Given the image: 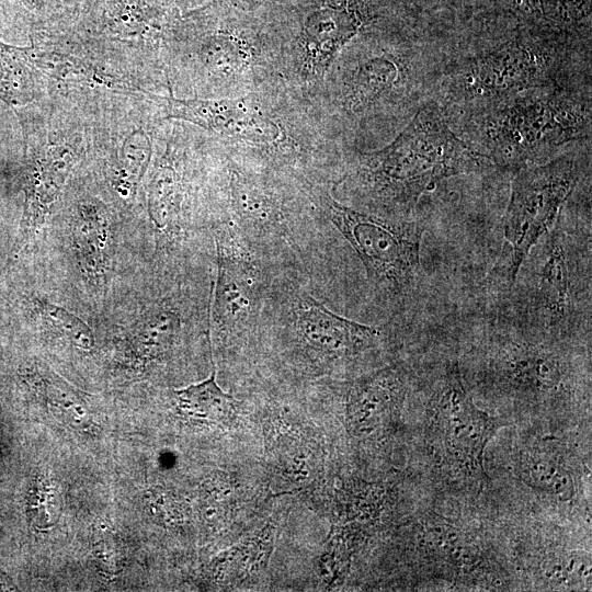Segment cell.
Wrapping results in <instances>:
<instances>
[{"mask_svg":"<svg viewBox=\"0 0 592 592\" xmlns=\"http://www.w3.org/2000/svg\"><path fill=\"white\" fill-rule=\"evenodd\" d=\"M494 167L456 136L437 106L426 104L389 145L343 166L331 193L340 191L357 209L408 218L421 195L440 181Z\"/></svg>","mask_w":592,"mask_h":592,"instance_id":"cell-1","label":"cell"},{"mask_svg":"<svg viewBox=\"0 0 592 592\" xmlns=\"http://www.w3.org/2000/svg\"><path fill=\"white\" fill-rule=\"evenodd\" d=\"M384 328L330 309L298 269L274 274L262 307L255 344L270 345L301 374H318L377 348Z\"/></svg>","mask_w":592,"mask_h":592,"instance_id":"cell-2","label":"cell"},{"mask_svg":"<svg viewBox=\"0 0 592 592\" xmlns=\"http://www.w3.org/2000/svg\"><path fill=\"white\" fill-rule=\"evenodd\" d=\"M330 190L312 187L316 206L353 248L377 298L389 309H401L421 277L423 226L409 218L384 217L345 205Z\"/></svg>","mask_w":592,"mask_h":592,"instance_id":"cell-3","label":"cell"},{"mask_svg":"<svg viewBox=\"0 0 592 592\" xmlns=\"http://www.w3.org/2000/svg\"><path fill=\"white\" fill-rule=\"evenodd\" d=\"M482 153L494 166L520 169L587 135L590 111L561 93L497 103L479 122Z\"/></svg>","mask_w":592,"mask_h":592,"instance_id":"cell-4","label":"cell"},{"mask_svg":"<svg viewBox=\"0 0 592 592\" xmlns=\"http://www.w3.org/2000/svg\"><path fill=\"white\" fill-rule=\"evenodd\" d=\"M579 180V166L570 156L515 170L503 217L504 247L494 264L491 283L510 289L527 254L557 220L560 208Z\"/></svg>","mask_w":592,"mask_h":592,"instance_id":"cell-5","label":"cell"},{"mask_svg":"<svg viewBox=\"0 0 592 592\" xmlns=\"http://www.w3.org/2000/svg\"><path fill=\"white\" fill-rule=\"evenodd\" d=\"M212 235L216 282L210 330L218 348L237 352L255 344L269 286L283 266L259 255L224 224H214Z\"/></svg>","mask_w":592,"mask_h":592,"instance_id":"cell-6","label":"cell"},{"mask_svg":"<svg viewBox=\"0 0 592 592\" xmlns=\"http://www.w3.org/2000/svg\"><path fill=\"white\" fill-rule=\"evenodd\" d=\"M548 61L539 48L513 42L475 56L456 77V92L466 100L496 101L540 82Z\"/></svg>","mask_w":592,"mask_h":592,"instance_id":"cell-7","label":"cell"},{"mask_svg":"<svg viewBox=\"0 0 592 592\" xmlns=\"http://www.w3.org/2000/svg\"><path fill=\"white\" fill-rule=\"evenodd\" d=\"M26 138L25 203L19 247L23 248L42 226L78 157L77 147L62 138L43 137L22 119Z\"/></svg>","mask_w":592,"mask_h":592,"instance_id":"cell-8","label":"cell"},{"mask_svg":"<svg viewBox=\"0 0 592 592\" xmlns=\"http://www.w3.org/2000/svg\"><path fill=\"white\" fill-rule=\"evenodd\" d=\"M570 246V235L560 227L550 231L544 248V261L536 274L533 306L544 325H570L579 314V304H590V281H581L579 261Z\"/></svg>","mask_w":592,"mask_h":592,"instance_id":"cell-9","label":"cell"},{"mask_svg":"<svg viewBox=\"0 0 592 592\" xmlns=\"http://www.w3.org/2000/svg\"><path fill=\"white\" fill-rule=\"evenodd\" d=\"M433 428L449 454L481 464L494 421L476 408L464 387L457 363L448 369L431 400Z\"/></svg>","mask_w":592,"mask_h":592,"instance_id":"cell-10","label":"cell"},{"mask_svg":"<svg viewBox=\"0 0 592 592\" xmlns=\"http://www.w3.org/2000/svg\"><path fill=\"white\" fill-rule=\"evenodd\" d=\"M167 27L166 11L147 0H104L92 36L158 54Z\"/></svg>","mask_w":592,"mask_h":592,"instance_id":"cell-11","label":"cell"},{"mask_svg":"<svg viewBox=\"0 0 592 592\" xmlns=\"http://www.w3.org/2000/svg\"><path fill=\"white\" fill-rule=\"evenodd\" d=\"M266 429L265 452L271 469L289 487L311 482L321 469V449L312 435L287 418Z\"/></svg>","mask_w":592,"mask_h":592,"instance_id":"cell-12","label":"cell"},{"mask_svg":"<svg viewBox=\"0 0 592 592\" xmlns=\"http://www.w3.org/2000/svg\"><path fill=\"white\" fill-rule=\"evenodd\" d=\"M403 395L401 375L392 367L353 382L346 400L351 429L357 435H371L384 429L397 413Z\"/></svg>","mask_w":592,"mask_h":592,"instance_id":"cell-13","label":"cell"},{"mask_svg":"<svg viewBox=\"0 0 592 592\" xmlns=\"http://www.w3.org/2000/svg\"><path fill=\"white\" fill-rule=\"evenodd\" d=\"M403 83V66L398 57L389 53L366 56L346 70L340 100L346 110L366 112L399 92Z\"/></svg>","mask_w":592,"mask_h":592,"instance_id":"cell-14","label":"cell"},{"mask_svg":"<svg viewBox=\"0 0 592 592\" xmlns=\"http://www.w3.org/2000/svg\"><path fill=\"white\" fill-rule=\"evenodd\" d=\"M174 162H162L156 169L149 189V212L156 227L172 244L183 237L187 221L186 185Z\"/></svg>","mask_w":592,"mask_h":592,"instance_id":"cell-15","label":"cell"},{"mask_svg":"<svg viewBox=\"0 0 592 592\" xmlns=\"http://www.w3.org/2000/svg\"><path fill=\"white\" fill-rule=\"evenodd\" d=\"M498 365L505 379L524 389L545 391L561 382L559 358L536 345H505L498 356Z\"/></svg>","mask_w":592,"mask_h":592,"instance_id":"cell-16","label":"cell"},{"mask_svg":"<svg viewBox=\"0 0 592 592\" xmlns=\"http://www.w3.org/2000/svg\"><path fill=\"white\" fill-rule=\"evenodd\" d=\"M173 300H164L147 311L130 333V344L138 357L162 360L183 337L185 319Z\"/></svg>","mask_w":592,"mask_h":592,"instance_id":"cell-17","label":"cell"},{"mask_svg":"<svg viewBox=\"0 0 592 592\" xmlns=\"http://www.w3.org/2000/svg\"><path fill=\"white\" fill-rule=\"evenodd\" d=\"M73 240L86 274L96 282L103 280L109 267L110 221L101 203L89 201L80 206Z\"/></svg>","mask_w":592,"mask_h":592,"instance_id":"cell-18","label":"cell"},{"mask_svg":"<svg viewBox=\"0 0 592 592\" xmlns=\"http://www.w3.org/2000/svg\"><path fill=\"white\" fill-rule=\"evenodd\" d=\"M177 409L184 418L201 424L225 423L235 415L238 401L216 382V368L203 382L174 390Z\"/></svg>","mask_w":592,"mask_h":592,"instance_id":"cell-19","label":"cell"},{"mask_svg":"<svg viewBox=\"0 0 592 592\" xmlns=\"http://www.w3.org/2000/svg\"><path fill=\"white\" fill-rule=\"evenodd\" d=\"M274 531L265 526L253 536L246 538L213 561V576L224 582H239L265 568L272 545Z\"/></svg>","mask_w":592,"mask_h":592,"instance_id":"cell-20","label":"cell"},{"mask_svg":"<svg viewBox=\"0 0 592 592\" xmlns=\"http://www.w3.org/2000/svg\"><path fill=\"white\" fill-rule=\"evenodd\" d=\"M35 388L50 412L79 430H92L94 422L82 394L49 368L35 372Z\"/></svg>","mask_w":592,"mask_h":592,"instance_id":"cell-21","label":"cell"},{"mask_svg":"<svg viewBox=\"0 0 592 592\" xmlns=\"http://www.w3.org/2000/svg\"><path fill=\"white\" fill-rule=\"evenodd\" d=\"M37 93L36 70L30 59L29 48L0 42V99L21 107Z\"/></svg>","mask_w":592,"mask_h":592,"instance_id":"cell-22","label":"cell"},{"mask_svg":"<svg viewBox=\"0 0 592 592\" xmlns=\"http://www.w3.org/2000/svg\"><path fill=\"white\" fill-rule=\"evenodd\" d=\"M521 475L534 488L549 492L560 500H568L574 491L570 473L549 456L526 452L521 456Z\"/></svg>","mask_w":592,"mask_h":592,"instance_id":"cell-23","label":"cell"},{"mask_svg":"<svg viewBox=\"0 0 592 592\" xmlns=\"http://www.w3.org/2000/svg\"><path fill=\"white\" fill-rule=\"evenodd\" d=\"M38 307L47 327L66 338L73 346L86 351L93 348L92 331L77 316L47 300L39 301Z\"/></svg>","mask_w":592,"mask_h":592,"instance_id":"cell-24","label":"cell"},{"mask_svg":"<svg viewBox=\"0 0 592 592\" xmlns=\"http://www.w3.org/2000/svg\"><path fill=\"white\" fill-rule=\"evenodd\" d=\"M55 491L46 477H38L30 490L27 510L32 523L38 528H48L55 523Z\"/></svg>","mask_w":592,"mask_h":592,"instance_id":"cell-25","label":"cell"},{"mask_svg":"<svg viewBox=\"0 0 592 592\" xmlns=\"http://www.w3.org/2000/svg\"><path fill=\"white\" fill-rule=\"evenodd\" d=\"M14 584L10 578L0 569V590H11Z\"/></svg>","mask_w":592,"mask_h":592,"instance_id":"cell-26","label":"cell"}]
</instances>
